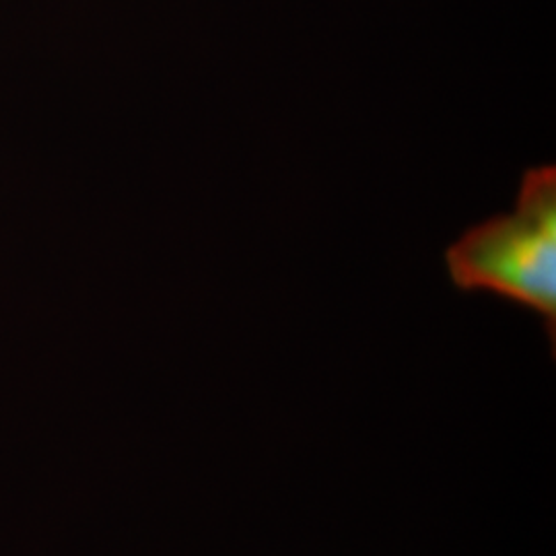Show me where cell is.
Here are the masks:
<instances>
[{
  "mask_svg": "<svg viewBox=\"0 0 556 556\" xmlns=\"http://www.w3.org/2000/svg\"><path fill=\"white\" fill-rule=\"evenodd\" d=\"M445 266L459 291L491 293L534 312L555 342V165L528 169L514 208L459 236L445 252Z\"/></svg>",
  "mask_w": 556,
  "mask_h": 556,
  "instance_id": "cell-1",
  "label": "cell"
}]
</instances>
